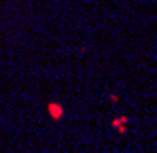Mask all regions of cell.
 <instances>
[{"instance_id": "6da1fadb", "label": "cell", "mask_w": 157, "mask_h": 153, "mask_svg": "<svg viewBox=\"0 0 157 153\" xmlns=\"http://www.w3.org/2000/svg\"><path fill=\"white\" fill-rule=\"evenodd\" d=\"M47 111H49V115H51L53 119H62V115H64L62 104H55V102H51V104L47 106Z\"/></svg>"}, {"instance_id": "7a4b0ae2", "label": "cell", "mask_w": 157, "mask_h": 153, "mask_svg": "<svg viewBox=\"0 0 157 153\" xmlns=\"http://www.w3.org/2000/svg\"><path fill=\"white\" fill-rule=\"evenodd\" d=\"M125 126H128V117H119V119L113 121V128H117V132H123L121 128H125Z\"/></svg>"}]
</instances>
